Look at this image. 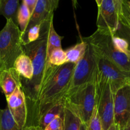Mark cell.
I'll list each match as a JSON object with an SVG mask.
<instances>
[{
  "label": "cell",
  "instance_id": "6da1fadb",
  "mask_svg": "<svg viewBox=\"0 0 130 130\" xmlns=\"http://www.w3.org/2000/svg\"><path fill=\"white\" fill-rule=\"evenodd\" d=\"M75 66V63L70 62L60 66L46 64L38 101L28 114L25 126H37L38 120L43 114L55 104L63 102V98L70 88Z\"/></svg>",
  "mask_w": 130,
  "mask_h": 130
},
{
  "label": "cell",
  "instance_id": "7a4b0ae2",
  "mask_svg": "<svg viewBox=\"0 0 130 130\" xmlns=\"http://www.w3.org/2000/svg\"><path fill=\"white\" fill-rule=\"evenodd\" d=\"M53 16L54 15L49 17L41 23L39 36L36 40L22 45L24 53L30 58L33 67V75L30 79L20 78L22 90L25 94L27 103L29 102L30 106V112L38 101L39 88L46 63L48 33L51 23L53 21Z\"/></svg>",
  "mask_w": 130,
  "mask_h": 130
},
{
  "label": "cell",
  "instance_id": "3957f363",
  "mask_svg": "<svg viewBox=\"0 0 130 130\" xmlns=\"http://www.w3.org/2000/svg\"><path fill=\"white\" fill-rule=\"evenodd\" d=\"M64 107L79 118L85 125L88 124L96 107L95 83H90L69 91L63 98Z\"/></svg>",
  "mask_w": 130,
  "mask_h": 130
},
{
  "label": "cell",
  "instance_id": "277c9868",
  "mask_svg": "<svg viewBox=\"0 0 130 130\" xmlns=\"http://www.w3.org/2000/svg\"><path fill=\"white\" fill-rule=\"evenodd\" d=\"M22 32L12 20H6L0 31V71L13 67L17 58L24 53L21 43Z\"/></svg>",
  "mask_w": 130,
  "mask_h": 130
},
{
  "label": "cell",
  "instance_id": "5b68a950",
  "mask_svg": "<svg viewBox=\"0 0 130 130\" xmlns=\"http://www.w3.org/2000/svg\"><path fill=\"white\" fill-rule=\"evenodd\" d=\"M112 35L107 30L97 29L92 35L82 39L91 45L98 56L106 58L121 69L130 72V57L116 48L112 42Z\"/></svg>",
  "mask_w": 130,
  "mask_h": 130
},
{
  "label": "cell",
  "instance_id": "8992f818",
  "mask_svg": "<svg viewBox=\"0 0 130 130\" xmlns=\"http://www.w3.org/2000/svg\"><path fill=\"white\" fill-rule=\"evenodd\" d=\"M94 83L96 90V109L103 130H108L114 123V95L109 83L102 79L96 69Z\"/></svg>",
  "mask_w": 130,
  "mask_h": 130
},
{
  "label": "cell",
  "instance_id": "52a82bcc",
  "mask_svg": "<svg viewBox=\"0 0 130 130\" xmlns=\"http://www.w3.org/2000/svg\"><path fill=\"white\" fill-rule=\"evenodd\" d=\"M96 69V55L91 45L88 44L85 55L75 66L71 85L67 92L87 83L94 82Z\"/></svg>",
  "mask_w": 130,
  "mask_h": 130
},
{
  "label": "cell",
  "instance_id": "ba28073f",
  "mask_svg": "<svg viewBox=\"0 0 130 130\" xmlns=\"http://www.w3.org/2000/svg\"><path fill=\"white\" fill-rule=\"evenodd\" d=\"M96 57L98 75L109 83L113 95L122 86L129 83L130 72L121 69L106 58L97 55Z\"/></svg>",
  "mask_w": 130,
  "mask_h": 130
},
{
  "label": "cell",
  "instance_id": "9c48e42d",
  "mask_svg": "<svg viewBox=\"0 0 130 130\" xmlns=\"http://www.w3.org/2000/svg\"><path fill=\"white\" fill-rule=\"evenodd\" d=\"M114 123L123 128L130 121V83L114 94Z\"/></svg>",
  "mask_w": 130,
  "mask_h": 130
},
{
  "label": "cell",
  "instance_id": "30bf717a",
  "mask_svg": "<svg viewBox=\"0 0 130 130\" xmlns=\"http://www.w3.org/2000/svg\"><path fill=\"white\" fill-rule=\"evenodd\" d=\"M119 18L114 0H103L99 6L96 25L99 29L107 30L112 34L117 31Z\"/></svg>",
  "mask_w": 130,
  "mask_h": 130
},
{
  "label": "cell",
  "instance_id": "8fae6325",
  "mask_svg": "<svg viewBox=\"0 0 130 130\" xmlns=\"http://www.w3.org/2000/svg\"><path fill=\"white\" fill-rule=\"evenodd\" d=\"M8 109L14 120L21 129L25 126L27 119V105L26 98L21 86L15 89L14 92L6 98Z\"/></svg>",
  "mask_w": 130,
  "mask_h": 130
},
{
  "label": "cell",
  "instance_id": "7c38bea8",
  "mask_svg": "<svg viewBox=\"0 0 130 130\" xmlns=\"http://www.w3.org/2000/svg\"><path fill=\"white\" fill-rule=\"evenodd\" d=\"M56 8L49 0H38L34 10L32 13L27 27L23 32L27 31L30 28L37 25H41L44 20L54 15Z\"/></svg>",
  "mask_w": 130,
  "mask_h": 130
},
{
  "label": "cell",
  "instance_id": "4fadbf2b",
  "mask_svg": "<svg viewBox=\"0 0 130 130\" xmlns=\"http://www.w3.org/2000/svg\"><path fill=\"white\" fill-rule=\"evenodd\" d=\"M19 86H21L20 76L13 67L0 72V88L5 94L6 99Z\"/></svg>",
  "mask_w": 130,
  "mask_h": 130
},
{
  "label": "cell",
  "instance_id": "5bb4252c",
  "mask_svg": "<svg viewBox=\"0 0 130 130\" xmlns=\"http://www.w3.org/2000/svg\"><path fill=\"white\" fill-rule=\"evenodd\" d=\"M13 68L17 71L20 78L29 80L32 77L33 67L30 58L23 53L15 60Z\"/></svg>",
  "mask_w": 130,
  "mask_h": 130
},
{
  "label": "cell",
  "instance_id": "9a60e30c",
  "mask_svg": "<svg viewBox=\"0 0 130 130\" xmlns=\"http://www.w3.org/2000/svg\"><path fill=\"white\" fill-rule=\"evenodd\" d=\"M64 104L63 102L58 103L48 109L43 114L38 120V126L39 130H44V128L58 116L64 114Z\"/></svg>",
  "mask_w": 130,
  "mask_h": 130
},
{
  "label": "cell",
  "instance_id": "2e32d148",
  "mask_svg": "<svg viewBox=\"0 0 130 130\" xmlns=\"http://www.w3.org/2000/svg\"><path fill=\"white\" fill-rule=\"evenodd\" d=\"M19 6V0H0V15H3L6 20L11 19L17 24Z\"/></svg>",
  "mask_w": 130,
  "mask_h": 130
},
{
  "label": "cell",
  "instance_id": "e0dca14e",
  "mask_svg": "<svg viewBox=\"0 0 130 130\" xmlns=\"http://www.w3.org/2000/svg\"><path fill=\"white\" fill-rule=\"evenodd\" d=\"M88 43L81 38V41L76 43L66 52L67 62L76 64L82 58L87 49Z\"/></svg>",
  "mask_w": 130,
  "mask_h": 130
},
{
  "label": "cell",
  "instance_id": "ac0fdd59",
  "mask_svg": "<svg viewBox=\"0 0 130 130\" xmlns=\"http://www.w3.org/2000/svg\"><path fill=\"white\" fill-rule=\"evenodd\" d=\"M63 38H64L63 36H60L57 34L53 26V21L52 22L50 27L48 41H47L46 61L49 58L51 53L54 50L57 48H62V40Z\"/></svg>",
  "mask_w": 130,
  "mask_h": 130
},
{
  "label": "cell",
  "instance_id": "d6986e66",
  "mask_svg": "<svg viewBox=\"0 0 130 130\" xmlns=\"http://www.w3.org/2000/svg\"><path fill=\"white\" fill-rule=\"evenodd\" d=\"M0 130H22L14 120L8 107L0 109Z\"/></svg>",
  "mask_w": 130,
  "mask_h": 130
},
{
  "label": "cell",
  "instance_id": "ffe728a7",
  "mask_svg": "<svg viewBox=\"0 0 130 130\" xmlns=\"http://www.w3.org/2000/svg\"><path fill=\"white\" fill-rule=\"evenodd\" d=\"M82 122L71 110L65 107L63 130H79Z\"/></svg>",
  "mask_w": 130,
  "mask_h": 130
},
{
  "label": "cell",
  "instance_id": "44dd1931",
  "mask_svg": "<svg viewBox=\"0 0 130 130\" xmlns=\"http://www.w3.org/2000/svg\"><path fill=\"white\" fill-rule=\"evenodd\" d=\"M30 17L31 15L29 12L27 6H26L25 3L22 1L19 6L17 13V24L20 26V30L22 32H23L27 27Z\"/></svg>",
  "mask_w": 130,
  "mask_h": 130
},
{
  "label": "cell",
  "instance_id": "7402d4cb",
  "mask_svg": "<svg viewBox=\"0 0 130 130\" xmlns=\"http://www.w3.org/2000/svg\"><path fill=\"white\" fill-rule=\"evenodd\" d=\"M66 63H67L66 52L62 48H57L51 53L46 64L50 63L52 66H60Z\"/></svg>",
  "mask_w": 130,
  "mask_h": 130
},
{
  "label": "cell",
  "instance_id": "603a6c76",
  "mask_svg": "<svg viewBox=\"0 0 130 130\" xmlns=\"http://www.w3.org/2000/svg\"><path fill=\"white\" fill-rule=\"evenodd\" d=\"M112 42L117 50L130 57V48L129 41L123 37L113 34Z\"/></svg>",
  "mask_w": 130,
  "mask_h": 130
},
{
  "label": "cell",
  "instance_id": "cb8c5ba5",
  "mask_svg": "<svg viewBox=\"0 0 130 130\" xmlns=\"http://www.w3.org/2000/svg\"><path fill=\"white\" fill-rule=\"evenodd\" d=\"M86 126V130H103L96 107H95L91 119Z\"/></svg>",
  "mask_w": 130,
  "mask_h": 130
},
{
  "label": "cell",
  "instance_id": "d4e9b609",
  "mask_svg": "<svg viewBox=\"0 0 130 130\" xmlns=\"http://www.w3.org/2000/svg\"><path fill=\"white\" fill-rule=\"evenodd\" d=\"M119 22L130 30V10L126 3L125 0H124L121 13L119 16Z\"/></svg>",
  "mask_w": 130,
  "mask_h": 130
},
{
  "label": "cell",
  "instance_id": "484cf974",
  "mask_svg": "<svg viewBox=\"0 0 130 130\" xmlns=\"http://www.w3.org/2000/svg\"><path fill=\"white\" fill-rule=\"evenodd\" d=\"M63 116H58L55 118L44 130H63Z\"/></svg>",
  "mask_w": 130,
  "mask_h": 130
},
{
  "label": "cell",
  "instance_id": "4316f807",
  "mask_svg": "<svg viewBox=\"0 0 130 130\" xmlns=\"http://www.w3.org/2000/svg\"><path fill=\"white\" fill-rule=\"evenodd\" d=\"M37 1L38 0H23V1L25 3L26 6H27L30 15H32L33 11H34V8H35L36 5Z\"/></svg>",
  "mask_w": 130,
  "mask_h": 130
},
{
  "label": "cell",
  "instance_id": "83f0119b",
  "mask_svg": "<svg viewBox=\"0 0 130 130\" xmlns=\"http://www.w3.org/2000/svg\"><path fill=\"white\" fill-rule=\"evenodd\" d=\"M115 1L116 6L117 10H118V15H119V18L120 16L121 13L122 11V8H123V3H124V0H114Z\"/></svg>",
  "mask_w": 130,
  "mask_h": 130
},
{
  "label": "cell",
  "instance_id": "f1b7e54d",
  "mask_svg": "<svg viewBox=\"0 0 130 130\" xmlns=\"http://www.w3.org/2000/svg\"><path fill=\"white\" fill-rule=\"evenodd\" d=\"M23 130H39L38 126H27L24 128Z\"/></svg>",
  "mask_w": 130,
  "mask_h": 130
},
{
  "label": "cell",
  "instance_id": "f546056e",
  "mask_svg": "<svg viewBox=\"0 0 130 130\" xmlns=\"http://www.w3.org/2000/svg\"><path fill=\"white\" fill-rule=\"evenodd\" d=\"M49 1L56 8H58V5H59L60 0H49Z\"/></svg>",
  "mask_w": 130,
  "mask_h": 130
},
{
  "label": "cell",
  "instance_id": "4dcf8cb0",
  "mask_svg": "<svg viewBox=\"0 0 130 130\" xmlns=\"http://www.w3.org/2000/svg\"><path fill=\"white\" fill-rule=\"evenodd\" d=\"M108 130H119V126H118V124H116L115 123H114L111 126H110V127L108 129Z\"/></svg>",
  "mask_w": 130,
  "mask_h": 130
},
{
  "label": "cell",
  "instance_id": "1f68e13d",
  "mask_svg": "<svg viewBox=\"0 0 130 130\" xmlns=\"http://www.w3.org/2000/svg\"><path fill=\"white\" fill-rule=\"evenodd\" d=\"M119 130H130V121L128 122L123 128Z\"/></svg>",
  "mask_w": 130,
  "mask_h": 130
},
{
  "label": "cell",
  "instance_id": "d6a6232c",
  "mask_svg": "<svg viewBox=\"0 0 130 130\" xmlns=\"http://www.w3.org/2000/svg\"><path fill=\"white\" fill-rule=\"evenodd\" d=\"M72 5H73L74 8H76V6H77V0H72Z\"/></svg>",
  "mask_w": 130,
  "mask_h": 130
},
{
  "label": "cell",
  "instance_id": "836d02e7",
  "mask_svg": "<svg viewBox=\"0 0 130 130\" xmlns=\"http://www.w3.org/2000/svg\"><path fill=\"white\" fill-rule=\"evenodd\" d=\"M79 130H86V126L85 124H84L83 123H82L81 125V127H80Z\"/></svg>",
  "mask_w": 130,
  "mask_h": 130
},
{
  "label": "cell",
  "instance_id": "e575fe53",
  "mask_svg": "<svg viewBox=\"0 0 130 130\" xmlns=\"http://www.w3.org/2000/svg\"><path fill=\"white\" fill-rule=\"evenodd\" d=\"M102 1L103 0H95V1H96V4H97V5H98V7H99V6L101 5Z\"/></svg>",
  "mask_w": 130,
  "mask_h": 130
},
{
  "label": "cell",
  "instance_id": "d590c367",
  "mask_svg": "<svg viewBox=\"0 0 130 130\" xmlns=\"http://www.w3.org/2000/svg\"><path fill=\"white\" fill-rule=\"evenodd\" d=\"M125 2H126V3L127 6H128V8H129L130 10V1L129 0H125Z\"/></svg>",
  "mask_w": 130,
  "mask_h": 130
},
{
  "label": "cell",
  "instance_id": "8d00e7d4",
  "mask_svg": "<svg viewBox=\"0 0 130 130\" xmlns=\"http://www.w3.org/2000/svg\"><path fill=\"white\" fill-rule=\"evenodd\" d=\"M0 72H1V71H0Z\"/></svg>",
  "mask_w": 130,
  "mask_h": 130
}]
</instances>
